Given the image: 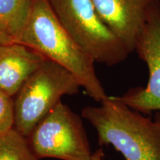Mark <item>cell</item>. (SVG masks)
Instances as JSON below:
<instances>
[{
	"label": "cell",
	"mask_w": 160,
	"mask_h": 160,
	"mask_svg": "<svg viewBox=\"0 0 160 160\" xmlns=\"http://www.w3.org/2000/svg\"><path fill=\"white\" fill-rule=\"evenodd\" d=\"M38 159L90 160L92 153L81 118L62 102L27 137Z\"/></svg>",
	"instance_id": "obj_5"
},
{
	"label": "cell",
	"mask_w": 160,
	"mask_h": 160,
	"mask_svg": "<svg viewBox=\"0 0 160 160\" xmlns=\"http://www.w3.org/2000/svg\"><path fill=\"white\" fill-rule=\"evenodd\" d=\"M159 2H160V0H159Z\"/></svg>",
	"instance_id": "obj_14"
},
{
	"label": "cell",
	"mask_w": 160,
	"mask_h": 160,
	"mask_svg": "<svg viewBox=\"0 0 160 160\" xmlns=\"http://www.w3.org/2000/svg\"><path fill=\"white\" fill-rule=\"evenodd\" d=\"M0 160H39L28 139L17 130L12 128L0 135Z\"/></svg>",
	"instance_id": "obj_10"
},
{
	"label": "cell",
	"mask_w": 160,
	"mask_h": 160,
	"mask_svg": "<svg viewBox=\"0 0 160 160\" xmlns=\"http://www.w3.org/2000/svg\"><path fill=\"white\" fill-rule=\"evenodd\" d=\"M64 29L95 62L113 66L130 53L100 17L91 0H48Z\"/></svg>",
	"instance_id": "obj_3"
},
{
	"label": "cell",
	"mask_w": 160,
	"mask_h": 160,
	"mask_svg": "<svg viewBox=\"0 0 160 160\" xmlns=\"http://www.w3.org/2000/svg\"><path fill=\"white\" fill-rule=\"evenodd\" d=\"M11 42H13V40H11L10 38L8 37L7 36H5V34H3L2 33L0 32V45H6V44Z\"/></svg>",
	"instance_id": "obj_13"
},
{
	"label": "cell",
	"mask_w": 160,
	"mask_h": 160,
	"mask_svg": "<svg viewBox=\"0 0 160 160\" xmlns=\"http://www.w3.org/2000/svg\"><path fill=\"white\" fill-rule=\"evenodd\" d=\"M14 126V99L0 90V135Z\"/></svg>",
	"instance_id": "obj_11"
},
{
	"label": "cell",
	"mask_w": 160,
	"mask_h": 160,
	"mask_svg": "<svg viewBox=\"0 0 160 160\" xmlns=\"http://www.w3.org/2000/svg\"><path fill=\"white\" fill-rule=\"evenodd\" d=\"M33 0H0V32L18 42L33 9Z\"/></svg>",
	"instance_id": "obj_9"
},
{
	"label": "cell",
	"mask_w": 160,
	"mask_h": 160,
	"mask_svg": "<svg viewBox=\"0 0 160 160\" xmlns=\"http://www.w3.org/2000/svg\"><path fill=\"white\" fill-rule=\"evenodd\" d=\"M46 59L22 43L14 42L0 45V90L10 97H15Z\"/></svg>",
	"instance_id": "obj_8"
},
{
	"label": "cell",
	"mask_w": 160,
	"mask_h": 160,
	"mask_svg": "<svg viewBox=\"0 0 160 160\" xmlns=\"http://www.w3.org/2000/svg\"><path fill=\"white\" fill-rule=\"evenodd\" d=\"M100 103L82 111L97 131L100 145H112L125 160H160V112L148 117L118 97Z\"/></svg>",
	"instance_id": "obj_1"
},
{
	"label": "cell",
	"mask_w": 160,
	"mask_h": 160,
	"mask_svg": "<svg viewBox=\"0 0 160 160\" xmlns=\"http://www.w3.org/2000/svg\"><path fill=\"white\" fill-rule=\"evenodd\" d=\"M104 22L130 53L142 33L152 8L159 0H91Z\"/></svg>",
	"instance_id": "obj_7"
},
{
	"label": "cell",
	"mask_w": 160,
	"mask_h": 160,
	"mask_svg": "<svg viewBox=\"0 0 160 160\" xmlns=\"http://www.w3.org/2000/svg\"><path fill=\"white\" fill-rule=\"evenodd\" d=\"M135 51L145 62L148 70V81L145 87L130 89L118 97L131 109L144 115L160 112V2L150 13Z\"/></svg>",
	"instance_id": "obj_6"
},
{
	"label": "cell",
	"mask_w": 160,
	"mask_h": 160,
	"mask_svg": "<svg viewBox=\"0 0 160 160\" xmlns=\"http://www.w3.org/2000/svg\"><path fill=\"white\" fill-rule=\"evenodd\" d=\"M75 76L59 64L46 59L28 79L14 99L13 128L26 138L65 95L79 92Z\"/></svg>",
	"instance_id": "obj_4"
},
{
	"label": "cell",
	"mask_w": 160,
	"mask_h": 160,
	"mask_svg": "<svg viewBox=\"0 0 160 160\" xmlns=\"http://www.w3.org/2000/svg\"><path fill=\"white\" fill-rule=\"evenodd\" d=\"M104 153L102 149H98L94 153H92L91 159L90 160H103Z\"/></svg>",
	"instance_id": "obj_12"
},
{
	"label": "cell",
	"mask_w": 160,
	"mask_h": 160,
	"mask_svg": "<svg viewBox=\"0 0 160 160\" xmlns=\"http://www.w3.org/2000/svg\"><path fill=\"white\" fill-rule=\"evenodd\" d=\"M18 42L73 73L95 101L102 102L108 97L96 74L95 62L64 29L48 0H33L31 14Z\"/></svg>",
	"instance_id": "obj_2"
}]
</instances>
